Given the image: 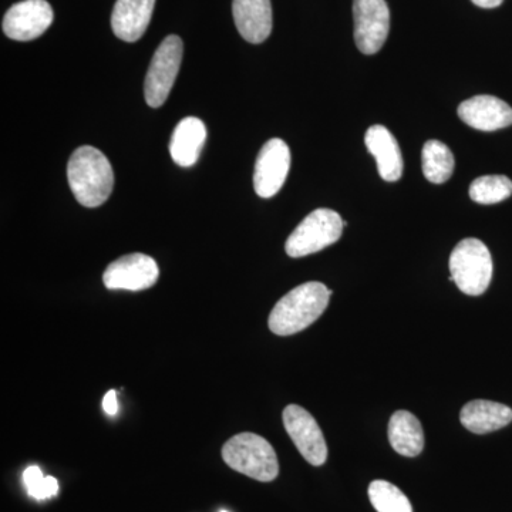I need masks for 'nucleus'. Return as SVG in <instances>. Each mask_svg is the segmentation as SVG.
I'll list each match as a JSON object with an SVG mask.
<instances>
[{
  "label": "nucleus",
  "instance_id": "nucleus-24",
  "mask_svg": "<svg viewBox=\"0 0 512 512\" xmlns=\"http://www.w3.org/2000/svg\"><path fill=\"white\" fill-rule=\"evenodd\" d=\"M103 410L109 416H116L119 413V400H117L116 390H110L103 399Z\"/></svg>",
  "mask_w": 512,
  "mask_h": 512
},
{
  "label": "nucleus",
  "instance_id": "nucleus-22",
  "mask_svg": "<svg viewBox=\"0 0 512 512\" xmlns=\"http://www.w3.org/2000/svg\"><path fill=\"white\" fill-rule=\"evenodd\" d=\"M30 497L36 498V500H46V498L55 497L59 493V483L56 478L45 477L42 483L36 485L32 490H28Z\"/></svg>",
  "mask_w": 512,
  "mask_h": 512
},
{
  "label": "nucleus",
  "instance_id": "nucleus-17",
  "mask_svg": "<svg viewBox=\"0 0 512 512\" xmlns=\"http://www.w3.org/2000/svg\"><path fill=\"white\" fill-rule=\"evenodd\" d=\"M461 424L474 434H487L503 429L512 421V410L490 400H473L460 413Z\"/></svg>",
  "mask_w": 512,
  "mask_h": 512
},
{
  "label": "nucleus",
  "instance_id": "nucleus-7",
  "mask_svg": "<svg viewBox=\"0 0 512 512\" xmlns=\"http://www.w3.org/2000/svg\"><path fill=\"white\" fill-rule=\"evenodd\" d=\"M355 42L363 55H376L390 32V10L386 0H353Z\"/></svg>",
  "mask_w": 512,
  "mask_h": 512
},
{
  "label": "nucleus",
  "instance_id": "nucleus-13",
  "mask_svg": "<svg viewBox=\"0 0 512 512\" xmlns=\"http://www.w3.org/2000/svg\"><path fill=\"white\" fill-rule=\"evenodd\" d=\"M156 0H117L111 13V28L123 42L134 43L143 37L153 18Z\"/></svg>",
  "mask_w": 512,
  "mask_h": 512
},
{
  "label": "nucleus",
  "instance_id": "nucleus-6",
  "mask_svg": "<svg viewBox=\"0 0 512 512\" xmlns=\"http://www.w3.org/2000/svg\"><path fill=\"white\" fill-rule=\"evenodd\" d=\"M183 52V40L175 35L165 37L158 46L148 67L146 84H144L148 106L157 109L167 101L168 94L173 89L175 79L180 72Z\"/></svg>",
  "mask_w": 512,
  "mask_h": 512
},
{
  "label": "nucleus",
  "instance_id": "nucleus-18",
  "mask_svg": "<svg viewBox=\"0 0 512 512\" xmlns=\"http://www.w3.org/2000/svg\"><path fill=\"white\" fill-rule=\"evenodd\" d=\"M390 446L404 457H417L424 448V431L419 419L407 410H399L389 421Z\"/></svg>",
  "mask_w": 512,
  "mask_h": 512
},
{
  "label": "nucleus",
  "instance_id": "nucleus-12",
  "mask_svg": "<svg viewBox=\"0 0 512 512\" xmlns=\"http://www.w3.org/2000/svg\"><path fill=\"white\" fill-rule=\"evenodd\" d=\"M458 116L467 126L480 131H495L510 127L512 109L494 96H476L458 106Z\"/></svg>",
  "mask_w": 512,
  "mask_h": 512
},
{
  "label": "nucleus",
  "instance_id": "nucleus-5",
  "mask_svg": "<svg viewBox=\"0 0 512 512\" xmlns=\"http://www.w3.org/2000/svg\"><path fill=\"white\" fill-rule=\"evenodd\" d=\"M343 222L338 212L328 208L311 212L289 235L285 244L286 254L291 258H302L336 244L345 228Z\"/></svg>",
  "mask_w": 512,
  "mask_h": 512
},
{
  "label": "nucleus",
  "instance_id": "nucleus-21",
  "mask_svg": "<svg viewBox=\"0 0 512 512\" xmlns=\"http://www.w3.org/2000/svg\"><path fill=\"white\" fill-rule=\"evenodd\" d=\"M369 498L377 512H413L409 498L389 481H373L369 485Z\"/></svg>",
  "mask_w": 512,
  "mask_h": 512
},
{
  "label": "nucleus",
  "instance_id": "nucleus-8",
  "mask_svg": "<svg viewBox=\"0 0 512 512\" xmlns=\"http://www.w3.org/2000/svg\"><path fill=\"white\" fill-rule=\"evenodd\" d=\"M282 419L289 437L302 457L315 467L325 464L328 460V446L318 421L313 419L312 414L301 406L291 404L285 407Z\"/></svg>",
  "mask_w": 512,
  "mask_h": 512
},
{
  "label": "nucleus",
  "instance_id": "nucleus-16",
  "mask_svg": "<svg viewBox=\"0 0 512 512\" xmlns=\"http://www.w3.org/2000/svg\"><path fill=\"white\" fill-rule=\"evenodd\" d=\"M207 140V128L197 117H187L174 128L170 141V154L174 163L190 168L197 163Z\"/></svg>",
  "mask_w": 512,
  "mask_h": 512
},
{
  "label": "nucleus",
  "instance_id": "nucleus-3",
  "mask_svg": "<svg viewBox=\"0 0 512 512\" xmlns=\"http://www.w3.org/2000/svg\"><path fill=\"white\" fill-rule=\"evenodd\" d=\"M222 458L232 470L261 483L274 481L279 474L278 457L274 447L254 433H241L222 447Z\"/></svg>",
  "mask_w": 512,
  "mask_h": 512
},
{
  "label": "nucleus",
  "instance_id": "nucleus-23",
  "mask_svg": "<svg viewBox=\"0 0 512 512\" xmlns=\"http://www.w3.org/2000/svg\"><path fill=\"white\" fill-rule=\"evenodd\" d=\"M43 478H45V476H43L42 470L36 466L26 468L25 473H23V481H25L28 490H32L36 485L42 483Z\"/></svg>",
  "mask_w": 512,
  "mask_h": 512
},
{
  "label": "nucleus",
  "instance_id": "nucleus-14",
  "mask_svg": "<svg viewBox=\"0 0 512 512\" xmlns=\"http://www.w3.org/2000/svg\"><path fill=\"white\" fill-rule=\"evenodd\" d=\"M232 15L239 35L252 45H259L271 36V0H234Z\"/></svg>",
  "mask_w": 512,
  "mask_h": 512
},
{
  "label": "nucleus",
  "instance_id": "nucleus-20",
  "mask_svg": "<svg viewBox=\"0 0 512 512\" xmlns=\"http://www.w3.org/2000/svg\"><path fill=\"white\" fill-rule=\"evenodd\" d=\"M512 195V181L505 175H484L470 185V198L477 204H498Z\"/></svg>",
  "mask_w": 512,
  "mask_h": 512
},
{
  "label": "nucleus",
  "instance_id": "nucleus-25",
  "mask_svg": "<svg viewBox=\"0 0 512 512\" xmlns=\"http://www.w3.org/2000/svg\"><path fill=\"white\" fill-rule=\"evenodd\" d=\"M471 2L478 6V8L494 9L498 8L504 0H471Z\"/></svg>",
  "mask_w": 512,
  "mask_h": 512
},
{
  "label": "nucleus",
  "instance_id": "nucleus-26",
  "mask_svg": "<svg viewBox=\"0 0 512 512\" xmlns=\"http://www.w3.org/2000/svg\"><path fill=\"white\" fill-rule=\"evenodd\" d=\"M221 512H228V511H221Z\"/></svg>",
  "mask_w": 512,
  "mask_h": 512
},
{
  "label": "nucleus",
  "instance_id": "nucleus-9",
  "mask_svg": "<svg viewBox=\"0 0 512 512\" xmlns=\"http://www.w3.org/2000/svg\"><path fill=\"white\" fill-rule=\"evenodd\" d=\"M160 276L157 262L151 256L131 254L111 262L103 275V282L111 291L140 292L156 285Z\"/></svg>",
  "mask_w": 512,
  "mask_h": 512
},
{
  "label": "nucleus",
  "instance_id": "nucleus-10",
  "mask_svg": "<svg viewBox=\"0 0 512 512\" xmlns=\"http://www.w3.org/2000/svg\"><path fill=\"white\" fill-rule=\"evenodd\" d=\"M291 170V150L281 138H272L256 158L254 188L261 198H271L284 187Z\"/></svg>",
  "mask_w": 512,
  "mask_h": 512
},
{
  "label": "nucleus",
  "instance_id": "nucleus-1",
  "mask_svg": "<svg viewBox=\"0 0 512 512\" xmlns=\"http://www.w3.org/2000/svg\"><path fill=\"white\" fill-rule=\"evenodd\" d=\"M67 180L83 207H100L113 192L114 173L109 158L92 146L74 151L67 164Z\"/></svg>",
  "mask_w": 512,
  "mask_h": 512
},
{
  "label": "nucleus",
  "instance_id": "nucleus-19",
  "mask_svg": "<svg viewBox=\"0 0 512 512\" xmlns=\"http://www.w3.org/2000/svg\"><path fill=\"white\" fill-rule=\"evenodd\" d=\"M421 167L430 183L444 184L454 171V156L450 148L439 140H430L421 151Z\"/></svg>",
  "mask_w": 512,
  "mask_h": 512
},
{
  "label": "nucleus",
  "instance_id": "nucleus-11",
  "mask_svg": "<svg viewBox=\"0 0 512 512\" xmlns=\"http://www.w3.org/2000/svg\"><path fill=\"white\" fill-rule=\"evenodd\" d=\"M53 23V9L46 0H23L6 12L3 32L12 40L30 42L43 35Z\"/></svg>",
  "mask_w": 512,
  "mask_h": 512
},
{
  "label": "nucleus",
  "instance_id": "nucleus-4",
  "mask_svg": "<svg viewBox=\"0 0 512 512\" xmlns=\"http://www.w3.org/2000/svg\"><path fill=\"white\" fill-rule=\"evenodd\" d=\"M448 266L454 284L466 295H483L491 284L493 258L480 239L466 238L458 242L451 252Z\"/></svg>",
  "mask_w": 512,
  "mask_h": 512
},
{
  "label": "nucleus",
  "instance_id": "nucleus-2",
  "mask_svg": "<svg viewBox=\"0 0 512 512\" xmlns=\"http://www.w3.org/2000/svg\"><path fill=\"white\" fill-rule=\"evenodd\" d=\"M332 293L320 282H306L296 286L272 309L268 320L269 329L278 336L302 332L326 311Z\"/></svg>",
  "mask_w": 512,
  "mask_h": 512
},
{
  "label": "nucleus",
  "instance_id": "nucleus-15",
  "mask_svg": "<svg viewBox=\"0 0 512 512\" xmlns=\"http://www.w3.org/2000/svg\"><path fill=\"white\" fill-rule=\"evenodd\" d=\"M365 144L369 153L376 158L380 177L387 183L399 181L404 170L403 156L393 134L386 127L376 124L366 131Z\"/></svg>",
  "mask_w": 512,
  "mask_h": 512
}]
</instances>
